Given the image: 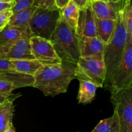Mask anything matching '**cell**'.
I'll use <instances>...</instances> for the list:
<instances>
[{
	"instance_id": "cell-10",
	"label": "cell",
	"mask_w": 132,
	"mask_h": 132,
	"mask_svg": "<svg viewBox=\"0 0 132 132\" xmlns=\"http://www.w3.org/2000/svg\"><path fill=\"white\" fill-rule=\"evenodd\" d=\"M128 1L125 0L119 3H107L101 0H95L91 2L90 5L96 18L116 21L118 11L123 9Z\"/></svg>"
},
{
	"instance_id": "cell-23",
	"label": "cell",
	"mask_w": 132,
	"mask_h": 132,
	"mask_svg": "<svg viewBox=\"0 0 132 132\" xmlns=\"http://www.w3.org/2000/svg\"><path fill=\"white\" fill-rule=\"evenodd\" d=\"M34 5L33 0H14L11 10L13 14Z\"/></svg>"
},
{
	"instance_id": "cell-4",
	"label": "cell",
	"mask_w": 132,
	"mask_h": 132,
	"mask_svg": "<svg viewBox=\"0 0 132 132\" xmlns=\"http://www.w3.org/2000/svg\"><path fill=\"white\" fill-rule=\"evenodd\" d=\"M60 17L59 9L50 10L37 7L29 23L31 36L49 40Z\"/></svg>"
},
{
	"instance_id": "cell-34",
	"label": "cell",
	"mask_w": 132,
	"mask_h": 132,
	"mask_svg": "<svg viewBox=\"0 0 132 132\" xmlns=\"http://www.w3.org/2000/svg\"><path fill=\"white\" fill-rule=\"evenodd\" d=\"M14 0H0V2L5 3H11L13 4Z\"/></svg>"
},
{
	"instance_id": "cell-25",
	"label": "cell",
	"mask_w": 132,
	"mask_h": 132,
	"mask_svg": "<svg viewBox=\"0 0 132 132\" xmlns=\"http://www.w3.org/2000/svg\"><path fill=\"white\" fill-rule=\"evenodd\" d=\"M12 15L11 9H6L0 12V32L7 26Z\"/></svg>"
},
{
	"instance_id": "cell-17",
	"label": "cell",
	"mask_w": 132,
	"mask_h": 132,
	"mask_svg": "<svg viewBox=\"0 0 132 132\" xmlns=\"http://www.w3.org/2000/svg\"><path fill=\"white\" fill-rule=\"evenodd\" d=\"M10 64L12 66L14 70L24 74L34 76L39 69L43 66L36 60H12L10 61Z\"/></svg>"
},
{
	"instance_id": "cell-21",
	"label": "cell",
	"mask_w": 132,
	"mask_h": 132,
	"mask_svg": "<svg viewBox=\"0 0 132 132\" xmlns=\"http://www.w3.org/2000/svg\"><path fill=\"white\" fill-rule=\"evenodd\" d=\"M120 123L118 116L114 112L109 118L101 120L91 132H119Z\"/></svg>"
},
{
	"instance_id": "cell-14",
	"label": "cell",
	"mask_w": 132,
	"mask_h": 132,
	"mask_svg": "<svg viewBox=\"0 0 132 132\" xmlns=\"http://www.w3.org/2000/svg\"><path fill=\"white\" fill-rule=\"evenodd\" d=\"M0 80L10 82L14 89L33 86L34 77L30 75L19 73L15 70H0Z\"/></svg>"
},
{
	"instance_id": "cell-5",
	"label": "cell",
	"mask_w": 132,
	"mask_h": 132,
	"mask_svg": "<svg viewBox=\"0 0 132 132\" xmlns=\"http://www.w3.org/2000/svg\"><path fill=\"white\" fill-rule=\"evenodd\" d=\"M104 58L80 57L76 64L75 77L90 81L98 86L103 87L106 77Z\"/></svg>"
},
{
	"instance_id": "cell-7",
	"label": "cell",
	"mask_w": 132,
	"mask_h": 132,
	"mask_svg": "<svg viewBox=\"0 0 132 132\" xmlns=\"http://www.w3.org/2000/svg\"><path fill=\"white\" fill-rule=\"evenodd\" d=\"M132 86V39L126 44L119 65L111 79L108 90L111 94Z\"/></svg>"
},
{
	"instance_id": "cell-33",
	"label": "cell",
	"mask_w": 132,
	"mask_h": 132,
	"mask_svg": "<svg viewBox=\"0 0 132 132\" xmlns=\"http://www.w3.org/2000/svg\"><path fill=\"white\" fill-rule=\"evenodd\" d=\"M5 132H15V128L14 127V125L12 126L10 128H9L8 129V130H6Z\"/></svg>"
},
{
	"instance_id": "cell-35",
	"label": "cell",
	"mask_w": 132,
	"mask_h": 132,
	"mask_svg": "<svg viewBox=\"0 0 132 132\" xmlns=\"http://www.w3.org/2000/svg\"><path fill=\"white\" fill-rule=\"evenodd\" d=\"M90 2H92V1H95V0H90Z\"/></svg>"
},
{
	"instance_id": "cell-6",
	"label": "cell",
	"mask_w": 132,
	"mask_h": 132,
	"mask_svg": "<svg viewBox=\"0 0 132 132\" xmlns=\"http://www.w3.org/2000/svg\"><path fill=\"white\" fill-rule=\"evenodd\" d=\"M110 100L119 119V132H132V86L111 94Z\"/></svg>"
},
{
	"instance_id": "cell-30",
	"label": "cell",
	"mask_w": 132,
	"mask_h": 132,
	"mask_svg": "<svg viewBox=\"0 0 132 132\" xmlns=\"http://www.w3.org/2000/svg\"><path fill=\"white\" fill-rule=\"evenodd\" d=\"M13 4L5 3L0 2V12L6 9H11Z\"/></svg>"
},
{
	"instance_id": "cell-12",
	"label": "cell",
	"mask_w": 132,
	"mask_h": 132,
	"mask_svg": "<svg viewBox=\"0 0 132 132\" xmlns=\"http://www.w3.org/2000/svg\"><path fill=\"white\" fill-rule=\"evenodd\" d=\"M79 39L80 57L104 58L105 45L97 37H85Z\"/></svg>"
},
{
	"instance_id": "cell-3",
	"label": "cell",
	"mask_w": 132,
	"mask_h": 132,
	"mask_svg": "<svg viewBox=\"0 0 132 132\" xmlns=\"http://www.w3.org/2000/svg\"><path fill=\"white\" fill-rule=\"evenodd\" d=\"M49 40L62 61L77 63L81 57L79 37L61 15Z\"/></svg>"
},
{
	"instance_id": "cell-26",
	"label": "cell",
	"mask_w": 132,
	"mask_h": 132,
	"mask_svg": "<svg viewBox=\"0 0 132 132\" xmlns=\"http://www.w3.org/2000/svg\"><path fill=\"white\" fill-rule=\"evenodd\" d=\"M14 90V87L10 82L3 80H0V94H12Z\"/></svg>"
},
{
	"instance_id": "cell-24",
	"label": "cell",
	"mask_w": 132,
	"mask_h": 132,
	"mask_svg": "<svg viewBox=\"0 0 132 132\" xmlns=\"http://www.w3.org/2000/svg\"><path fill=\"white\" fill-rule=\"evenodd\" d=\"M34 5L36 7L55 10L59 9L56 5V0H33Z\"/></svg>"
},
{
	"instance_id": "cell-19",
	"label": "cell",
	"mask_w": 132,
	"mask_h": 132,
	"mask_svg": "<svg viewBox=\"0 0 132 132\" xmlns=\"http://www.w3.org/2000/svg\"><path fill=\"white\" fill-rule=\"evenodd\" d=\"M60 15L66 22L72 28L76 31L79 16V9L72 1L70 0L68 3L59 9Z\"/></svg>"
},
{
	"instance_id": "cell-15",
	"label": "cell",
	"mask_w": 132,
	"mask_h": 132,
	"mask_svg": "<svg viewBox=\"0 0 132 132\" xmlns=\"http://www.w3.org/2000/svg\"><path fill=\"white\" fill-rule=\"evenodd\" d=\"M97 37L107 45L112 39L116 26V20L99 19L95 18Z\"/></svg>"
},
{
	"instance_id": "cell-29",
	"label": "cell",
	"mask_w": 132,
	"mask_h": 132,
	"mask_svg": "<svg viewBox=\"0 0 132 132\" xmlns=\"http://www.w3.org/2000/svg\"><path fill=\"white\" fill-rule=\"evenodd\" d=\"M12 94H0V106L3 104H5L7 101L10 100H14L15 98L11 97ZM15 96V95H14Z\"/></svg>"
},
{
	"instance_id": "cell-27",
	"label": "cell",
	"mask_w": 132,
	"mask_h": 132,
	"mask_svg": "<svg viewBox=\"0 0 132 132\" xmlns=\"http://www.w3.org/2000/svg\"><path fill=\"white\" fill-rule=\"evenodd\" d=\"M71 1L76 4L79 10H85L91 4L90 0H71Z\"/></svg>"
},
{
	"instance_id": "cell-32",
	"label": "cell",
	"mask_w": 132,
	"mask_h": 132,
	"mask_svg": "<svg viewBox=\"0 0 132 132\" xmlns=\"http://www.w3.org/2000/svg\"><path fill=\"white\" fill-rule=\"evenodd\" d=\"M101 1H105L107 3H119L121 1H125V0H101Z\"/></svg>"
},
{
	"instance_id": "cell-22",
	"label": "cell",
	"mask_w": 132,
	"mask_h": 132,
	"mask_svg": "<svg viewBox=\"0 0 132 132\" xmlns=\"http://www.w3.org/2000/svg\"><path fill=\"white\" fill-rule=\"evenodd\" d=\"M125 19L128 33V41L132 39V7L131 0L128 1L125 7Z\"/></svg>"
},
{
	"instance_id": "cell-9",
	"label": "cell",
	"mask_w": 132,
	"mask_h": 132,
	"mask_svg": "<svg viewBox=\"0 0 132 132\" xmlns=\"http://www.w3.org/2000/svg\"><path fill=\"white\" fill-rule=\"evenodd\" d=\"M23 37H32L29 29H24L7 24L0 32V57H3L9 48L18 39Z\"/></svg>"
},
{
	"instance_id": "cell-13",
	"label": "cell",
	"mask_w": 132,
	"mask_h": 132,
	"mask_svg": "<svg viewBox=\"0 0 132 132\" xmlns=\"http://www.w3.org/2000/svg\"><path fill=\"white\" fill-rule=\"evenodd\" d=\"M30 38L28 37H23L18 39L3 56V59L6 60H34L31 50Z\"/></svg>"
},
{
	"instance_id": "cell-18",
	"label": "cell",
	"mask_w": 132,
	"mask_h": 132,
	"mask_svg": "<svg viewBox=\"0 0 132 132\" xmlns=\"http://www.w3.org/2000/svg\"><path fill=\"white\" fill-rule=\"evenodd\" d=\"M79 81V89L77 100L79 103L87 104L94 100L95 93L98 86L94 82L83 79Z\"/></svg>"
},
{
	"instance_id": "cell-31",
	"label": "cell",
	"mask_w": 132,
	"mask_h": 132,
	"mask_svg": "<svg viewBox=\"0 0 132 132\" xmlns=\"http://www.w3.org/2000/svg\"><path fill=\"white\" fill-rule=\"evenodd\" d=\"M70 0H56V5L59 9L64 7L68 3Z\"/></svg>"
},
{
	"instance_id": "cell-11",
	"label": "cell",
	"mask_w": 132,
	"mask_h": 132,
	"mask_svg": "<svg viewBox=\"0 0 132 132\" xmlns=\"http://www.w3.org/2000/svg\"><path fill=\"white\" fill-rule=\"evenodd\" d=\"M76 33L80 37H97L95 16L91 5L80 10Z\"/></svg>"
},
{
	"instance_id": "cell-20",
	"label": "cell",
	"mask_w": 132,
	"mask_h": 132,
	"mask_svg": "<svg viewBox=\"0 0 132 132\" xmlns=\"http://www.w3.org/2000/svg\"><path fill=\"white\" fill-rule=\"evenodd\" d=\"M13 101H9L0 106V132H5L13 126Z\"/></svg>"
},
{
	"instance_id": "cell-16",
	"label": "cell",
	"mask_w": 132,
	"mask_h": 132,
	"mask_svg": "<svg viewBox=\"0 0 132 132\" xmlns=\"http://www.w3.org/2000/svg\"><path fill=\"white\" fill-rule=\"evenodd\" d=\"M37 7L36 6L32 5L24 10L14 14L10 18L8 24L24 29H29V23Z\"/></svg>"
},
{
	"instance_id": "cell-1",
	"label": "cell",
	"mask_w": 132,
	"mask_h": 132,
	"mask_svg": "<svg viewBox=\"0 0 132 132\" xmlns=\"http://www.w3.org/2000/svg\"><path fill=\"white\" fill-rule=\"evenodd\" d=\"M76 64L62 61L60 64L43 65L34 76L32 87L37 88L46 96H54L67 92L75 77Z\"/></svg>"
},
{
	"instance_id": "cell-8",
	"label": "cell",
	"mask_w": 132,
	"mask_h": 132,
	"mask_svg": "<svg viewBox=\"0 0 132 132\" xmlns=\"http://www.w3.org/2000/svg\"><path fill=\"white\" fill-rule=\"evenodd\" d=\"M31 50L35 60L43 65L60 64L62 60L57 54L50 40L37 36L30 38Z\"/></svg>"
},
{
	"instance_id": "cell-2",
	"label": "cell",
	"mask_w": 132,
	"mask_h": 132,
	"mask_svg": "<svg viewBox=\"0 0 132 132\" xmlns=\"http://www.w3.org/2000/svg\"><path fill=\"white\" fill-rule=\"evenodd\" d=\"M125 7L117 12L114 33L110 42L105 45L104 48V61L106 72L104 85L107 90L113 73L122 60L128 42V33L125 19Z\"/></svg>"
},
{
	"instance_id": "cell-28",
	"label": "cell",
	"mask_w": 132,
	"mask_h": 132,
	"mask_svg": "<svg viewBox=\"0 0 132 132\" xmlns=\"http://www.w3.org/2000/svg\"><path fill=\"white\" fill-rule=\"evenodd\" d=\"M0 70H14L10 61L4 59L0 57Z\"/></svg>"
}]
</instances>
